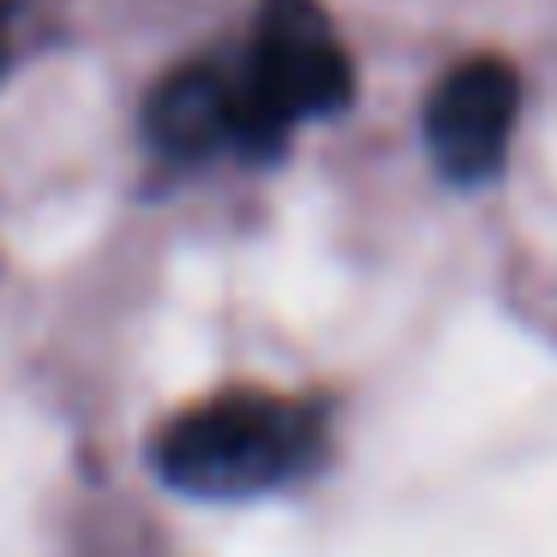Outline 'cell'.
Returning a JSON list of instances; mask_svg holds the SVG:
<instances>
[{
    "instance_id": "cell-1",
    "label": "cell",
    "mask_w": 557,
    "mask_h": 557,
    "mask_svg": "<svg viewBox=\"0 0 557 557\" xmlns=\"http://www.w3.org/2000/svg\"><path fill=\"white\" fill-rule=\"evenodd\" d=\"M324 456V413L276 389H222L181 408L150 437V468L162 485L205 504L282 492Z\"/></svg>"
},
{
    "instance_id": "cell-2",
    "label": "cell",
    "mask_w": 557,
    "mask_h": 557,
    "mask_svg": "<svg viewBox=\"0 0 557 557\" xmlns=\"http://www.w3.org/2000/svg\"><path fill=\"white\" fill-rule=\"evenodd\" d=\"M228 97V150L270 157L294 126L354 97V66L318 0H264L240 54L216 61Z\"/></svg>"
},
{
    "instance_id": "cell-3",
    "label": "cell",
    "mask_w": 557,
    "mask_h": 557,
    "mask_svg": "<svg viewBox=\"0 0 557 557\" xmlns=\"http://www.w3.org/2000/svg\"><path fill=\"white\" fill-rule=\"evenodd\" d=\"M521 114V78L509 61H456L425 97V150L449 181H485L504 169Z\"/></svg>"
},
{
    "instance_id": "cell-4",
    "label": "cell",
    "mask_w": 557,
    "mask_h": 557,
    "mask_svg": "<svg viewBox=\"0 0 557 557\" xmlns=\"http://www.w3.org/2000/svg\"><path fill=\"white\" fill-rule=\"evenodd\" d=\"M0 73H7V7H0Z\"/></svg>"
}]
</instances>
